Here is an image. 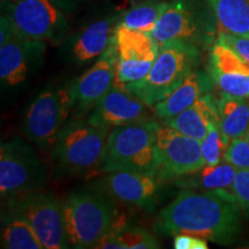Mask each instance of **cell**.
Here are the masks:
<instances>
[{"mask_svg":"<svg viewBox=\"0 0 249 249\" xmlns=\"http://www.w3.org/2000/svg\"><path fill=\"white\" fill-rule=\"evenodd\" d=\"M230 143H231V140L224 135L218 124H211L208 134L201 141L202 155H203L205 165L214 166L222 163Z\"/></svg>","mask_w":249,"mask_h":249,"instance_id":"obj_27","label":"cell"},{"mask_svg":"<svg viewBox=\"0 0 249 249\" xmlns=\"http://www.w3.org/2000/svg\"><path fill=\"white\" fill-rule=\"evenodd\" d=\"M156 151L158 158L156 177L161 182H170L205 165L200 140L183 135L163 124L158 130Z\"/></svg>","mask_w":249,"mask_h":249,"instance_id":"obj_12","label":"cell"},{"mask_svg":"<svg viewBox=\"0 0 249 249\" xmlns=\"http://www.w3.org/2000/svg\"><path fill=\"white\" fill-rule=\"evenodd\" d=\"M59 7L66 14H73L79 11L81 7L89 4V2L95 1V0H53Z\"/></svg>","mask_w":249,"mask_h":249,"instance_id":"obj_32","label":"cell"},{"mask_svg":"<svg viewBox=\"0 0 249 249\" xmlns=\"http://www.w3.org/2000/svg\"><path fill=\"white\" fill-rule=\"evenodd\" d=\"M1 14L26 38L60 45L70 34L66 13L53 0H4Z\"/></svg>","mask_w":249,"mask_h":249,"instance_id":"obj_7","label":"cell"},{"mask_svg":"<svg viewBox=\"0 0 249 249\" xmlns=\"http://www.w3.org/2000/svg\"><path fill=\"white\" fill-rule=\"evenodd\" d=\"M160 124L154 119L112 127L108 133L99 171H132L155 174L158 171L156 151Z\"/></svg>","mask_w":249,"mask_h":249,"instance_id":"obj_3","label":"cell"},{"mask_svg":"<svg viewBox=\"0 0 249 249\" xmlns=\"http://www.w3.org/2000/svg\"><path fill=\"white\" fill-rule=\"evenodd\" d=\"M218 97L213 92H208L181 113L170 119L161 120V124L178 130L183 135L202 141L211 124H218Z\"/></svg>","mask_w":249,"mask_h":249,"instance_id":"obj_19","label":"cell"},{"mask_svg":"<svg viewBox=\"0 0 249 249\" xmlns=\"http://www.w3.org/2000/svg\"><path fill=\"white\" fill-rule=\"evenodd\" d=\"M161 183L155 174L114 171L102 179L101 186L117 202L150 213L157 207Z\"/></svg>","mask_w":249,"mask_h":249,"instance_id":"obj_15","label":"cell"},{"mask_svg":"<svg viewBox=\"0 0 249 249\" xmlns=\"http://www.w3.org/2000/svg\"><path fill=\"white\" fill-rule=\"evenodd\" d=\"M232 193L241 213L249 217V170H238L232 185Z\"/></svg>","mask_w":249,"mask_h":249,"instance_id":"obj_29","label":"cell"},{"mask_svg":"<svg viewBox=\"0 0 249 249\" xmlns=\"http://www.w3.org/2000/svg\"><path fill=\"white\" fill-rule=\"evenodd\" d=\"M6 208L30 224L44 249L71 248L62 203L50 192H33L7 201Z\"/></svg>","mask_w":249,"mask_h":249,"instance_id":"obj_10","label":"cell"},{"mask_svg":"<svg viewBox=\"0 0 249 249\" xmlns=\"http://www.w3.org/2000/svg\"><path fill=\"white\" fill-rule=\"evenodd\" d=\"M170 1L166 0H143L124 11L119 23L130 29L151 34Z\"/></svg>","mask_w":249,"mask_h":249,"instance_id":"obj_25","label":"cell"},{"mask_svg":"<svg viewBox=\"0 0 249 249\" xmlns=\"http://www.w3.org/2000/svg\"><path fill=\"white\" fill-rule=\"evenodd\" d=\"M217 31L216 20L207 1L171 0L151 35L160 45L181 40L204 49L213 44Z\"/></svg>","mask_w":249,"mask_h":249,"instance_id":"obj_6","label":"cell"},{"mask_svg":"<svg viewBox=\"0 0 249 249\" xmlns=\"http://www.w3.org/2000/svg\"><path fill=\"white\" fill-rule=\"evenodd\" d=\"M46 44L40 40L29 39L15 31L7 42L0 45V81L2 90L20 88L44 61Z\"/></svg>","mask_w":249,"mask_h":249,"instance_id":"obj_13","label":"cell"},{"mask_svg":"<svg viewBox=\"0 0 249 249\" xmlns=\"http://www.w3.org/2000/svg\"><path fill=\"white\" fill-rule=\"evenodd\" d=\"M213 87L214 85L209 73L197 67L187 75L181 85L170 96L156 104L152 108L160 119H170L188 108L205 93L211 92Z\"/></svg>","mask_w":249,"mask_h":249,"instance_id":"obj_20","label":"cell"},{"mask_svg":"<svg viewBox=\"0 0 249 249\" xmlns=\"http://www.w3.org/2000/svg\"><path fill=\"white\" fill-rule=\"evenodd\" d=\"M216 20L218 34L249 38V0H205Z\"/></svg>","mask_w":249,"mask_h":249,"instance_id":"obj_23","label":"cell"},{"mask_svg":"<svg viewBox=\"0 0 249 249\" xmlns=\"http://www.w3.org/2000/svg\"><path fill=\"white\" fill-rule=\"evenodd\" d=\"M110 129L81 118L68 121L52 148L55 171L61 176H83L99 170Z\"/></svg>","mask_w":249,"mask_h":249,"instance_id":"obj_5","label":"cell"},{"mask_svg":"<svg viewBox=\"0 0 249 249\" xmlns=\"http://www.w3.org/2000/svg\"><path fill=\"white\" fill-rule=\"evenodd\" d=\"M73 112L70 86L50 85L36 96L24 114V135L42 150L53 148Z\"/></svg>","mask_w":249,"mask_h":249,"instance_id":"obj_8","label":"cell"},{"mask_svg":"<svg viewBox=\"0 0 249 249\" xmlns=\"http://www.w3.org/2000/svg\"><path fill=\"white\" fill-rule=\"evenodd\" d=\"M97 249H157L160 244L155 235L143 227L128 224L118 234L107 233L98 245Z\"/></svg>","mask_w":249,"mask_h":249,"instance_id":"obj_26","label":"cell"},{"mask_svg":"<svg viewBox=\"0 0 249 249\" xmlns=\"http://www.w3.org/2000/svg\"><path fill=\"white\" fill-rule=\"evenodd\" d=\"M46 169L36 151L20 136L1 143L0 147V194L12 200L38 192L44 185Z\"/></svg>","mask_w":249,"mask_h":249,"instance_id":"obj_9","label":"cell"},{"mask_svg":"<svg viewBox=\"0 0 249 249\" xmlns=\"http://www.w3.org/2000/svg\"><path fill=\"white\" fill-rule=\"evenodd\" d=\"M117 53V85L142 80L160 53V45L151 34L118 24L112 38Z\"/></svg>","mask_w":249,"mask_h":249,"instance_id":"obj_11","label":"cell"},{"mask_svg":"<svg viewBox=\"0 0 249 249\" xmlns=\"http://www.w3.org/2000/svg\"><path fill=\"white\" fill-rule=\"evenodd\" d=\"M152 114H155L154 108L116 83L92 107L87 120L97 126L112 128L139 121L151 120L154 119Z\"/></svg>","mask_w":249,"mask_h":249,"instance_id":"obj_16","label":"cell"},{"mask_svg":"<svg viewBox=\"0 0 249 249\" xmlns=\"http://www.w3.org/2000/svg\"><path fill=\"white\" fill-rule=\"evenodd\" d=\"M201 49L191 43L173 40L161 44L149 73L138 82L121 86L140 101L154 107L170 96L193 70L200 67Z\"/></svg>","mask_w":249,"mask_h":249,"instance_id":"obj_4","label":"cell"},{"mask_svg":"<svg viewBox=\"0 0 249 249\" xmlns=\"http://www.w3.org/2000/svg\"><path fill=\"white\" fill-rule=\"evenodd\" d=\"M173 247L176 249H208V241L195 235L179 234L173 238Z\"/></svg>","mask_w":249,"mask_h":249,"instance_id":"obj_31","label":"cell"},{"mask_svg":"<svg viewBox=\"0 0 249 249\" xmlns=\"http://www.w3.org/2000/svg\"><path fill=\"white\" fill-rule=\"evenodd\" d=\"M207 71L220 91L249 99V64L217 38L210 46Z\"/></svg>","mask_w":249,"mask_h":249,"instance_id":"obj_17","label":"cell"},{"mask_svg":"<svg viewBox=\"0 0 249 249\" xmlns=\"http://www.w3.org/2000/svg\"><path fill=\"white\" fill-rule=\"evenodd\" d=\"M247 136L249 138V130H248V133H247Z\"/></svg>","mask_w":249,"mask_h":249,"instance_id":"obj_33","label":"cell"},{"mask_svg":"<svg viewBox=\"0 0 249 249\" xmlns=\"http://www.w3.org/2000/svg\"><path fill=\"white\" fill-rule=\"evenodd\" d=\"M238 169L223 160L222 163L214 166L204 165L195 172L185 174L178 178L171 180L170 183L179 188L195 189V191H231Z\"/></svg>","mask_w":249,"mask_h":249,"instance_id":"obj_21","label":"cell"},{"mask_svg":"<svg viewBox=\"0 0 249 249\" xmlns=\"http://www.w3.org/2000/svg\"><path fill=\"white\" fill-rule=\"evenodd\" d=\"M217 39L222 40L223 43L231 46L235 52H238L249 64V38H247V37L232 35V34L220 33L218 34Z\"/></svg>","mask_w":249,"mask_h":249,"instance_id":"obj_30","label":"cell"},{"mask_svg":"<svg viewBox=\"0 0 249 249\" xmlns=\"http://www.w3.org/2000/svg\"><path fill=\"white\" fill-rule=\"evenodd\" d=\"M120 15L111 13L97 18L71 37L67 36L65 51L68 59L76 65H86L101 57L111 44Z\"/></svg>","mask_w":249,"mask_h":249,"instance_id":"obj_18","label":"cell"},{"mask_svg":"<svg viewBox=\"0 0 249 249\" xmlns=\"http://www.w3.org/2000/svg\"><path fill=\"white\" fill-rule=\"evenodd\" d=\"M224 160L229 161L238 170H249V138L247 135L232 140Z\"/></svg>","mask_w":249,"mask_h":249,"instance_id":"obj_28","label":"cell"},{"mask_svg":"<svg viewBox=\"0 0 249 249\" xmlns=\"http://www.w3.org/2000/svg\"><path fill=\"white\" fill-rule=\"evenodd\" d=\"M116 202L98 188L80 189L64 198L62 213L71 248H96L119 213Z\"/></svg>","mask_w":249,"mask_h":249,"instance_id":"obj_2","label":"cell"},{"mask_svg":"<svg viewBox=\"0 0 249 249\" xmlns=\"http://www.w3.org/2000/svg\"><path fill=\"white\" fill-rule=\"evenodd\" d=\"M117 82V53L113 43L97 61L70 85L75 118L89 113Z\"/></svg>","mask_w":249,"mask_h":249,"instance_id":"obj_14","label":"cell"},{"mask_svg":"<svg viewBox=\"0 0 249 249\" xmlns=\"http://www.w3.org/2000/svg\"><path fill=\"white\" fill-rule=\"evenodd\" d=\"M241 214L231 191L183 188L158 213L152 229L165 238L189 234L219 245H231L241 234Z\"/></svg>","mask_w":249,"mask_h":249,"instance_id":"obj_1","label":"cell"},{"mask_svg":"<svg viewBox=\"0 0 249 249\" xmlns=\"http://www.w3.org/2000/svg\"><path fill=\"white\" fill-rule=\"evenodd\" d=\"M1 220V248L44 249L33 227L20 214L6 208Z\"/></svg>","mask_w":249,"mask_h":249,"instance_id":"obj_24","label":"cell"},{"mask_svg":"<svg viewBox=\"0 0 249 249\" xmlns=\"http://www.w3.org/2000/svg\"><path fill=\"white\" fill-rule=\"evenodd\" d=\"M218 126L230 140L244 138L249 130V99L220 91Z\"/></svg>","mask_w":249,"mask_h":249,"instance_id":"obj_22","label":"cell"}]
</instances>
